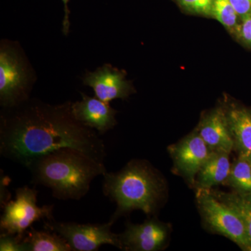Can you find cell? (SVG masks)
<instances>
[{
  "instance_id": "obj_9",
  "label": "cell",
  "mask_w": 251,
  "mask_h": 251,
  "mask_svg": "<svg viewBox=\"0 0 251 251\" xmlns=\"http://www.w3.org/2000/svg\"><path fill=\"white\" fill-rule=\"evenodd\" d=\"M211 153L197 130L171 148L176 169L191 183L196 181L198 173Z\"/></svg>"
},
{
  "instance_id": "obj_1",
  "label": "cell",
  "mask_w": 251,
  "mask_h": 251,
  "mask_svg": "<svg viewBox=\"0 0 251 251\" xmlns=\"http://www.w3.org/2000/svg\"><path fill=\"white\" fill-rule=\"evenodd\" d=\"M23 103L1 116L0 155L25 166L37 157L62 148L80 150L104 163L106 147L94 129L77 121L72 104Z\"/></svg>"
},
{
  "instance_id": "obj_8",
  "label": "cell",
  "mask_w": 251,
  "mask_h": 251,
  "mask_svg": "<svg viewBox=\"0 0 251 251\" xmlns=\"http://www.w3.org/2000/svg\"><path fill=\"white\" fill-rule=\"evenodd\" d=\"M118 237L122 250L160 251L168 241V229L158 220L151 219L141 224L128 223L125 232L118 234Z\"/></svg>"
},
{
  "instance_id": "obj_16",
  "label": "cell",
  "mask_w": 251,
  "mask_h": 251,
  "mask_svg": "<svg viewBox=\"0 0 251 251\" xmlns=\"http://www.w3.org/2000/svg\"><path fill=\"white\" fill-rule=\"evenodd\" d=\"M214 194L221 201L237 211L244 223L251 247V195L238 192Z\"/></svg>"
},
{
  "instance_id": "obj_2",
  "label": "cell",
  "mask_w": 251,
  "mask_h": 251,
  "mask_svg": "<svg viewBox=\"0 0 251 251\" xmlns=\"http://www.w3.org/2000/svg\"><path fill=\"white\" fill-rule=\"evenodd\" d=\"M31 183L51 190L62 201L85 197L93 180L107 172L105 164L74 148H62L34 158L25 166Z\"/></svg>"
},
{
  "instance_id": "obj_3",
  "label": "cell",
  "mask_w": 251,
  "mask_h": 251,
  "mask_svg": "<svg viewBox=\"0 0 251 251\" xmlns=\"http://www.w3.org/2000/svg\"><path fill=\"white\" fill-rule=\"evenodd\" d=\"M103 176V195L117 205L111 221L133 210L139 209L147 215L156 211L164 188L159 175L147 162L130 161L121 171H107Z\"/></svg>"
},
{
  "instance_id": "obj_19",
  "label": "cell",
  "mask_w": 251,
  "mask_h": 251,
  "mask_svg": "<svg viewBox=\"0 0 251 251\" xmlns=\"http://www.w3.org/2000/svg\"><path fill=\"white\" fill-rule=\"evenodd\" d=\"M178 4L193 14L211 16L213 0H176Z\"/></svg>"
},
{
  "instance_id": "obj_18",
  "label": "cell",
  "mask_w": 251,
  "mask_h": 251,
  "mask_svg": "<svg viewBox=\"0 0 251 251\" xmlns=\"http://www.w3.org/2000/svg\"><path fill=\"white\" fill-rule=\"evenodd\" d=\"M211 16L219 21L226 29L238 31V16L230 0H213Z\"/></svg>"
},
{
  "instance_id": "obj_17",
  "label": "cell",
  "mask_w": 251,
  "mask_h": 251,
  "mask_svg": "<svg viewBox=\"0 0 251 251\" xmlns=\"http://www.w3.org/2000/svg\"><path fill=\"white\" fill-rule=\"evenodd\" d=\"M226 182L238 193L251 195V163L247 156L239 154V158L231 166Z\"/></svg>"
},
{
  "instance_id": "obj_22",
  "label": "cell",
  "mask_w": 251,
  "mask_h": 251,
  "mask_svg": "<svg viewBox=\"0 0 251 251\" xmlns=\"http://www.w3.org/2000/svg\"><path fill=\"white\" fill-rule=\"evenodd\" d=\"M239 17H246L251 14V0H230Z\"/></svg>"
},
{
  "instance_id": "obj_21",
  "label": "cell",
  "mask_w": 251,
  "mask_h": 251,
  "mask_svg": "<svg viewBox=\"0 0 251 251\" xmlns=\"http://www.w3.org/2000/svg\"><path fill=\"white\" fill-rule=\"evenodd\" d=\"M238 31L242 40L251 45V14L242 18V24Z\"/></svg>"
},
{
  "instance_id": "obj_11",
  "label": "cell",
  "mask_w": 251,
  "mask_h": 251,
  "mask_svg": "<svg viewBox=\"0 0 251 251\" xmlns=\"http://www.w3.org/2000/svg\"><path fill=\"white\" fill-rule=\"evenodd\" d=\"M82 99L72 104L73 115L77 121L86 126L103 134L117 125V111L110 103L97 97H90L82 94Z\"/></svg>"
},
{
  "instance_id": "obj_5",
  "label": "cell",
  "mask_w": 251,
  "mask_h": 251,
  "mask_svg": "<svg viewBox=\"0 0 251 251\" xmlns=\"http://www.w3.org/2000/svg\"><path fill=\"white\" fill-rule=\"evenodd\" d=\"M197 201L201 214L211 230L228 238L243 250L251 251L244 223L237 211L209 189L198 188Z\"/></svg>"
},
{
  "instance_id": "obj_15",
  "label": "cell",
  "mask_w": 251,
  "mask_h": 251,
  "mask_svg": "<svg viewBox=\"0 0 251 251\" xmlns=\"http://www.w3.org/2000/svg\"><path fill=\"white\" fill-rule=\"evenodd\" d=\"M23 242L27 251H73L62 236L45 228L37 230L29 227L24 234Z\"/></svg>"
},
{
  "instance_id": "obj_4",
  "label": "cell",
  "mask_w": 251,
  "mask_h": 251,
  "mask_svg": "<svg viewBox=\"0 0 251 251\" xmlns=\"http://www.w3.org/2000/svg\"><path fill=\"white\" fill-rule=\"evenodd\" d=\"M38 191L27 186L16 190V198L1 206L0 233L23 237L26 231L37 221L54 220L53 205L39 206Z\"/></svg>"
},
{
  "instance_id": "obj_6",
  "label": "cell",
  "mask_w": 251,
  "mask_h": 251,
  "mask_svg": "<svg viewBox=\"0 0 251 251\" xmlns=\"http://www.w3.org/2000/svg\"><path fill=\"white\" fill-rule=\"evenodd\" d=\"M114 223L110 219L104 224H80L54 219L44 221V228L62 236L73 251H96L105 244L120 249L118 234L112 231Z\"/></svg>"
},
{
  "instance_id": "obj_14",
  "label": "cell",
  "mask_w": 251,
  "mask_h": 251,
  "mask_svg": "<svg viewBox=\"0 0 251 251\" xmlns=\"http://www.w3.org/2000/svg\"><path fill=\"white\" fill-rule=\"evenodd\" d=\"M227 115L234 149L239 154L251 156V110L232 107Z\"/></svg>"
},
{
  "instance_id": "obj_13",
  "label": "cell",
  "mask_w": 251,
  "mask_h": 251,
  "mask_svg": "<svg viewBox=\"0 0 251 251\" xmlns=\"http://www.w3.org/2000/svg\"><path fill=\"white\" fill-rule=\"evenodd\" d=\"M229 154L221 151H212L196 176L198 188L210 189L213 186L227 181L232 166L229 163Z\"/></svg>"
},
{
  "instance_id": "obj_20",
  "label": "cell",
  "mask_w": 251,
  "mask_h": 251,
  "mask_svg": "<svg viewBox=\"0 0 251 251\" xmlns=\"http://www.w3.org/2000/svg\"><path fill=\"white\" fill-rule=\"evenodd\" d=\"M23 237L17 234L0 233V251H27Z\"/></svg>"
},
{
  "instance_id": "obj_24",
  "label": "cell",
  "mask_w": 251,
  "mask_h": 251,
  "mask_svg": "<svg viewBox=\"0 0 251 251\" xmlns=\"http://www.w3.org/2000/svg\"><path fill=\"white\" fill-rule=\"evenodd\" d=\"M248 158H249V161H250L251 163V156H247Z\"/></svg>"
},
{
  "instance_id": "obj_10",
  "label": "cell",
  "mask_w": 251,
  "mask_h": 251,
  "mask_svg": "<svg viewBox=\"0 0 251 251\" xmlns=\"http://www.w3.org/2000/svg\"><path fill=\"white\" fill-rule=\"evenodd\" d=\"M84 84L93 89L96 97L107 103L126 98L132 91L125 74L110 64H105L94 72H87Z\"/></svg>"
},
{
  "instance_id": "obj_7",
  "label": "cell",
  "mask_w": 251,
  "mask_h": 251,
  "mask_svg": "<svg viewBox=\"0 0 251 251\" xmlns=\"http://www.w3.org/2000/svg\"><path fill=\"white\" fill-rule=\"evenodd\" d=\"M27 73L14 50L1 47L0 52V101L12 108L27 100Z\"/></svg>"
},
{
  "instance_id": "obj_23",
  "label": "cell",
  "mask_w": 251,
  "mask_h": 251,
  "mask_svg": "<svg viewBox=\"0 0 251 251\" xmlns=\"http://www.w3.org/2000/svg\"><path fill=\"white\" fill-rule=\"evenodd\" d=\"M64 5V18L63 21V32L65 35H67L69 31V27H70V22H69V14H70V11L68 8V2L69 0H62Z\"/></svg>"
},
{
  "instance_id": "obj_12",
  "label": "cell",
  "mask_w": 251,
  "mask_h": 251,
  "mask_svg": "<svg viewBox=\"0 0 251 251\" xmlns=\"http://www.w3.org/2000/svg\"><path fill=\"white\" fill-rule=\"evenodd\" d=\"M197 131L211 151L230 153L234 149L227 112L223 109H216L206 115Z\"/></svg>"
}]
</instances>
